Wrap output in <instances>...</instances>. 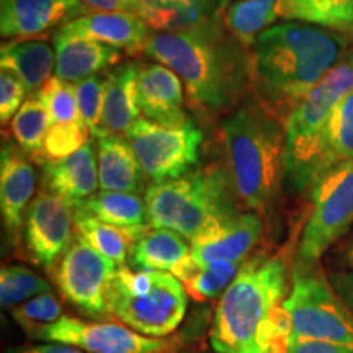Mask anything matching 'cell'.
Wrapping results in <instances>:
<instances>
[{"mask_svg":"<svg viewBox=\"0 0 353 353\" xmlns=\"http://www.w3.org/2000/svg\"><path fill=\"white\" fill-rule=\"evenodd\" d=\"M291 290L285 255H259L242 265L219 298L210 343L216 353H286L291 335L285 301Z\"/></svg>","mask_w":353,"mask_h":353,"instance_id":"obj_1","label":"cell"},{"mask_svg":"<svg viewBox=\"0 0 353 353\" xmlns=\"http://www.w3.org/2000/svg\"><path fill=\"white\" fill-rule=\"evenodd\" d=\"M255 99L281 121L350 50L347 34L304 21L262 32L250 48Z\"/></svg>","mask_w":353,"mask_h":353,"instance_id":"obj_2","label":"cell"},{"mask_svg":"<svg viewBox=\"0 0 353 353\" xmlns=\"http://www.w3.org/2000/svg\"><path fill=\"white\" fill-rule=\"evenodd\" d=\"M143 51L174 70L190 99L211 112L231 108L252 87L250 51L229 33L223 17L188 32H154Z\"/></svg>","mask_w":353,"mask_h":353,"instance_id":"obj_3","label":"cell"},{"mask_svg":"<svg viewBox=\"0 0 353 353\" xmlns=\"http://www.w3.org/2000/svg\"><path fill=\"white\" fill-rule=\"evenodd\" d=\"M221 130L237 200L255 213H267L285 183V123L252 97Z\"/></svg>","mask_w":353,"mask_h":353,"instance_id":"obj_4","label":"cell"},{"mask_svg":"<svg viewBox=\"0 0 353 353\" xmlns=\"http://www.w3.org/2000/svg\"><path fill=\"white\" fill-rule=\"evenodd\" d=\"M353 90V48L322 77L285 121V183L311 190L324 174L325 131L341 100Z\"/></svg>","mask_w":353,"mask_h":353,"instance_id":"obj_5","label":"cell"},{"mask_svg":"<svg viewBox=\"0 0 353 353\" xmlns=\"http://www.w3.org/2000/svg\"><path fill=\"white\" fill-rule=\"evenodd\" d=\"M144 200L151 228L170 229L188 241L208 224L239 211L231 176L218 165L154 183L145 190Z\"/></svg>","mask_w":353,"mask_h":353,"instance_id":"obj_6","label":"cell"},{"mask_svg":"<svg viewBox=\"0 0 353 353\" xmlns=\"http://www.w3.org/2000/svg\"><path fill=\"white\" fill-rule=\"evenodd\" d=\"M110 314L136 332L164 339L187 312L188 293L174 273L118 267L110 286Z\"/></svg>","mask_w":353,"mask_h":353,"instance_id":"obj_7","label":"cell"},{"mask_svg":"<svg viewBox=\"0 0 353 353\" xmlns=\"http://www.w3.org/2000/svg\"><path fill=\"white\" fill-rule=\"evenodd\" d=\"M285 311L294 337L334 343L353 352V314L319 263H294Z\"/></svg>","mask_w":353,"mask_h":353,"instance_id":"obj_8","label":"cell"},{"mask_svg":"<svg viewBox=\"0 0 353 353\" xmlns=\"http://www.w3.org/2000/svg\"><path fill=\"white\" fill-rule=\"evenodd\" d=\"M353 226V161L325 172L311 188V213L304 224L296 262L317 265Z\"/></svg>","mask_w":353,"mask_h":353,"instance_id":"obj_9","label":"cell"},{"mask_svg":"<svg viewBox=\"0 0 353 353\" xmlns=\"http://www.w3.org/2000/svg\"><path fill=\"white\" fill-rule=\"evenodd\" d=\"M126 138L139 159L145 180L152 185L188 174L200 161L203 132L192 121L170 128L139 118Z\"/></svg>","mask_w":353,"mask_h":353,"instance_id":"obj_10","label":"cell"},{"mask_svg":"<svg viewBox=\"0 0 353 353\" xmlns=\"http://www.w3.org/2000/svg\"><path fill=\"white\" fill-rule=\"evenodd\" d=\"M117 270V263L76 236L52 268V275L61 294L70 304L94 319H103L112 316L108 294Z\"/></svg>","mask_w":353,"mask_h":353,"instance_id":"obj_11","label":"cell"},{"mask_svg":"<svg viewBox=\"0 0 353 353\" xmlns=\"http://www.w3.org/2000/svg\"><path fill=\"white\" fill-rule=\"evenodd\" d=\"M34 341L65 343L88 353H162L169 347L164 339H154L117 322H88L63 316L43 329Z\"/></svg>","mask_w":353,"mask_h":353,"instance_id":"obj_12","label":"cell"},{"mask_svg":"<svg viewBox=\"0 0 353 353\" xmlns=\"http://www.w3.org/2000/svg\"><path fill=\"white\" fill-rule=\"evenodd\" d=\"M76 206L41 188L25 216V244L34 263L52 270L72 244Z\"/></svg>","mask_w":353,"mask_h":353,"instance_id":"obj_13","label":"cell"},{"mask_svg":"<svg viewBox=\"0 0 353 353\" xmlns=\"http://www.w3.org/2000/svg\"><path fill=\"white\" fill-rule=\"evenodd\" d=\"M263 224L255 211H236L211 223L196 234L192 257L200 262H245L262 239Z\"/></svg>","mask_w":353,"mask_h":353,"instance_id":"obj_14","label":"cell"},{"mask_svg":"<svg viewBox=\"0 0 353 353\" xmlns=\"http://www.w3.org/2000/svg\"><path fill=\"white\" fill-rule=\"evenodd\" d=\"M87 12L81 0H0V33L34 39Z\"/></svg>","mask_w":353,"mask_h":353,"instance_id":"obj_15","label":"cell"},{"mask_svg":"<svg viewBox=\"0 0 353 353\" xmlns=\"http://www.w3.org/2000/svg\"><path fill=\"white\" fill-rule=\"evenodd\" d=\"M138 101L141 114L159 125L176 128L190 121L182 79L161 63L139 68Z\"/></svg>","mask_w":353,"mask_h":353,"instance_id":"obj_16","label":"cell"},{"mask_svg":"<svg viewBox=\"0 0 353 353\" xmlns=\"http://www.w3.org/2000/svg\"><path fill=\"white\" fill-rule=\"evenodd\" d=\"M37 176L26 152L17 143H6L0 154V210L7 231L15 236L25 224Z\"/></svg>","mask_w":353,"mask_h":353,"instance_id":"obj_17","label":"cell"},{"mask_svg":"<svg viewBox=\"0 0 353 353\" xmlns=\"http://www.w3.org/2000/svg\"><path fill=\"white\" fill-rule=\"evenodd\" d=\"M54 34L82 37L110 44L117 50L136 52L143 51L149 38V26L138 13L94 12L77 17L61 26Z\"/></svg>","mask_w":353,"mask_h":353,"instance_id":"obj_18","label":"cell"},{"mask_svg":"<svg viewBox=\"0 0 353 353\" xmlns=\"http://www.w3.org/2000/svg\"><path fill=\"white\" fill-rule=\"evenodd\" d=\"M43 188L64 198L74 206L95 195L99 183V162L94 148L87 143L72 156L43 164Z\"/></svg>","mask_w":353,"mask_h":353,"instance_id":"obj_19","label":"cell"},{"mask_svg":"<svg viewBox=\"0 0 353 353\" xmlns=\"http://www.w3.org/2000/svg\"><path fill=\"white\" fill-rule=\"evenodd\" d=\"M229 0H139L138 15L157 33L198 28L223 17Z\"/></svg>","mask_w":353,"mask_h":353,"instance_id":"obj_20","label":"cell"},{"mask_svg":"<svg viewBox=\"0 0 353 353\" xmlns=\"http://www.w3.org/2000/svg\"><path fill=\"white\" fill-rule=\"evenodd\" d=\"M56 76L76 83L99 76L101 70L113 68L121 59V50L110 44L82 37L54 34Z\"/></svg>","mask_w":353,"mask_h":353,"instance_id":"obj_21","label":"cell"},{"mask_svg":"<svg viewBox=\"0 0 353 353\" xmlns=\"http://www.w3.org/2000/svg\"><path fill=\"white\" fill-rule=\"evenodd\" d=\"M99 183L103 192L145 193V175L130 139L107 134L99 139Z\"/></svg>","mask_w":353,"mask_h":353,"instance_id":"obj_22","label":"cell"},{"mask_svg":"<svg viewBox=\"0 0 353 353\" xmlns=\"http://www.w3.org/2000/svg\"><path fill=\"white\" fill-rule=\"evenodd\" d=\"M139 68L141 65L136 63H125L105 74L107 85L101 117L105 136L112 132L126 136V132L141 118L138 101Z\"/></svg>","mask_w":353,"mask_h":353,"instance_id":"obj_23","label":"cell"},{"mask_svg":"<svg viewBox=\"0 0 353 353\" xmlns=\"http://www.w3.org/2000/svg\"><path fill=\"white\" fill-rule=\"evenodd\" d=\"M0 65L20 77L28 95H33L56 72V51L44 39H12L2 44Z\"/></svg>","mask_w":353,"mask_h":353,"instance_id":"obj_24","label":"cell"},{"mask_svg":"<svg viewBox=\"0 0 353 353\" xmlns=\"http://www.w3.org/2000/svg\"><path fill=\"white\" fill-rule=\"evenodd\" d=\"M76 208L87 211L103 223L125 229L134 236V241L151 228L145 200L138 193L100 190L88 200L79 203Z\"/></svg>","mask_w":353,"mask_h":353,"instance_id":"obj_25","label":"cell"},{"mask_svg":"<svg viewBox=\"0 0 353 353\" xmlns=\"http://www.w3.org/2000/svg\"><path fill=\"white\" fill-rule=\"evenodd\" d=\"M245 262H200L192 255L182 260L170 273L182 281L188 296L195 301L221 298Z\"/></svg>","mask_w":353,"mask_h":353,"instance_id":"obj_26","label":"cell"},{"mask_svg":"<svg viewBox=\"0 0 353 353\" xmlns=\"http://www.w3.org/2000/svg\"><path fill=\"white\" fill-rule=\"evenodd\" d=\"M192 255V244L182 234L170 229L149 228L131 245L130 260L134 268L172 272Z\"/></svg>","mask_w":353,"mask_h":353,"instance_id":"obj_27","label":"cell"},{"mask_svg":"<svg viewBox=\"0 0 353 353\" xmlns=\"http://www.w3.org/2000/svg\"><path fill=\"white\" fill-rule=\"evenodd\" d=\"M278 19H285V0H236L229 2L223 12V21L229 33L247 50Z\"/></svg>","mask_w":353,"mask_h":353,"instance_id":"obj_28","label":"cell"},{"mask_svg":"<svg viewBox=\"0 0 353 353\" xmlns=\"http://www.w3.org/2000/svg\"><path fill=\"white\" fill-rule=\"evenodd\" d=\"M285 19L353 37V0H285Z\"/></svg>","mask_w":353,"mask_h":353,"instance_id":"obj_29","label":"cell"},{"mask_svg":"<svg viewBox=\"0 0 353 353\" xmlns=\"http://www.w3.org/2000/svg\"><path fill=\"white\" fill-rule=\"evenodd\" d=\"M77 236L88 242L101 255L123 267L130 257L134 236L131 232L97 219L87 211L76 208Z\"/></svg>","mask_w":353,"mask_h":353,"instance_id":"obj_30","label":"cell"},{"mask_svg":"<svg viewBox=\"0 0 353 353\" xmlns=\"http://www.w3.org/2000/svg\"><path fill=\"white\" fill-rule=\"evenodd\" d=\"M52 125L51 114L38 94L28 95L12 118V134L15 143L30 156L41 151L44 138Z\"/></svg>","mask_w":353,"mask_h":353,"instance_id":"obj_31","label":"cell"},{"mask_svg":"<svg viewBox=\"0 0 353 353\" xmlns=\"http://www.w3.org/2000/svg\"><path fill=\"white\" fill-rule=\"evenodd\" d=\"M347 161H353V90L343 97L330 117L325 131L324 174Z\"/></svg>","mask_w":353,"mask_h":353,"instance_id":"obj_32","label":"cell"},{"mask_svg":"<svg viewBox=\"0 0 353 353\" xmlns=\"http://www.w3.org/2000/svg\"><path fill=\"white\" fill-rule=\"evenodd\" d=\"M50 291V283L30 268L21 265H3L0 270V303L3 309H13Z\"/></svg>","mask_w":353,"mask_h":353,"instance_id":"obj_33","label":"cell"},{"mask_svg":"<svg viewBox=\"0 0 353 353\" xmlns=\"http://www.w3.org/2000/svg\"><path fill=\"white\" fill-rule=\"evenodd\" d=\"M88 134L92 132L83 120L56 123V125H51L48 131L41 151L34 154L33 157L44 164V162L61 161V159L72 156L88 143Z\"/></svg>","mask_w":353,"mask_h":353,"instance_id":"obj_34","label":"cell"},{"mask_svg":"<svg viewBox=\"0 0 353 353\" xmlns=\"http://www.w3.org/2000/svg\"><path fill=\"white\" fill-rule=\"evenodd\" d=\"M12 317L23 329L28 337L37 339L43 329L50 327L63 317V307L57 298L51 293L38 294L20 306L12 309Z\"/></svg>","mask_w":353,"mask_h":353,"instance_id":"obj_35","label":"cell"},{"mask_svg":"<svg viewBox=\"0 0 353 353\" xmlns=\"http://www.w3.org/2000/svg\"><path fill=\"white\" fill-rule=\"evenodd\" d=\"M38 95L51 114L52 125L82 120L74 83L54 76L44 83Z\"/></svg>","mask_w":353,"mask_h":353,"instance_id":"obj_36","label":"cell"},{"mask_svg":"<svg viewBox=\"0 0 353 353\" xmlns=\"http://www.w3.org/2000/svg\"><path fill=\"white\" fill-rule=\"evenodd\" d=\"M105 85H107V76H94L74 83L77 95L79 112H81L82 120L87 123L92 136H95L97 139L105 136L103 126H101Z\"/></svg>","mask_w":353,"mask_h":353,"instance_id":"obj_37","label":"cell"},{"mask_svg":"<svg viewBox=\"0 0 353 353\" xmlns=\"http://www.w3.org/2000/svg\"><path fill=\"white\" fill-rule=\"evenodd\" d=\"M26 94H28V90H26L21 79L17 77L10 70L2 69V72H0V120H2V125H6L15 117L26 100Z\"/></svg>","mask_w":353,"mask_h":353,"instance_id":"obj_38","label":"cell"},{"mask_svg":"<svg viewBox=\"0 0 353 353\" xmlns=\"http://www.w3.org/2000/svg\"><path fill=\"white\" fill-rule=\"evenodd\" d=\"M286 353H353L348 348L334 345V343L309 341V339H301L290 335L288 350Z\"/></svg>","mask_w":353,"mask_h":353,"instance_id":"obj_39","label":"cell"},{"mask_svg":"<svg viewBox=\"0 0 353 353\" xmlns=\"http://www.w3.org/2000/svg\"><path fill=\"white\" fill-rule=\"evenodd\" d=\"M88 12L138 13L139 0H81Z\"/></svg>","mask_w":353,"mask_h":353,"instance_id":"obj_40","label":"cell"},{"mask_svg":"<svg viewBox=\"0 0 353 353\" xmlns=\"http://www.w3.org/2000/svg\"><path fill=\"white\" fill-rule=\"evenodd\" d=\"M329 281L353 314V272H335L329 276Z\"/></svg>","mask_w":353,"mask_h":353,"instance_id":"obj_41","label":"cell"},{"mask_svg":"<svg viewBox=\"0 0 353 353\" xmlns=\"http://www.w3.org/2000/svg\"><path fill=\"white\" fill-rule=\"evenodd\" d=\"M8 353H88L81 348L65 345V343H56V342H46L39 343V345H30L23 348H15Z\"/></svg>","mask_w":353,"mask_h":353,"instance_id":"obj_42","label":"cell"},{"mask_svg":"<svg viewBox=\"0 0 353 353\" xmlns=\"http://www.w3.org/2000/svg\"><path fill=\"white\" fill-rule=\"evenodd\" d=\"M347 263L353 268V237H352L350 245H348V250H347Z\"/></svg>","mask_w":353,"mask_h":353,"instance_id":"obj_43","label":"cell"}]
</instances>
